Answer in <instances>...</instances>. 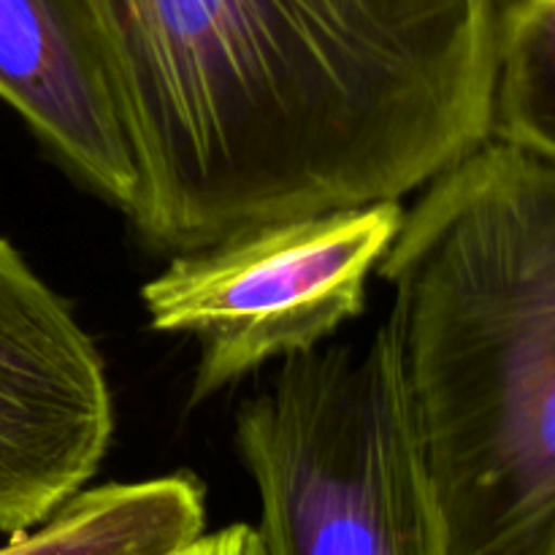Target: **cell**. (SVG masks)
<instances>
[{"instance_id": "1", "label": "cell", "mask_w": 555, "mask_h": 555, "mask_svg": "<svg viewBox=\"0 0 555 555\" xmlns=\"http://www.w3.org/2000/svg\"><path fill=\"white\" fill-rule=\"evenodd\" d=\"M163 253L401 201L486 144L507 0H87Z\"/></svg>"}, {"instance_id": "2", "label": "cell", "mask_w": 555, "mask_h": 555, "mask_svg": "<svg viewBox=\"0 0 555 555\" xmlns=\"http://www.w3.org/2000/svg\"><path fill=\"white\" fill-rule=\"evenodd\" d=\"M377 274L450 555H555V166L488 139L404 209Z\"/></svg>"}, {"instance_id": "3", "label": "cell", "mask_w": 555, "mask_h": 555, "mask_svg": "<svg viewBox=\"0 0 555 555\" xmlns=\"http://www.w3.org/2000/svg\"><path fill=\"white\" fill-rule=\"evenodd\" d=\"M233 434L266 555H450L385 323L280 361Z\"/></svg>"}, {"instance_id": "4", "label": "cell", "mask_w": 555, "mask_h": 555, "mask_svg": "<svg viewBox=\"0 0 555 555\" xmlns=\"http://www.w3.org/2000/svg\"><path fill=\"white\" fill-rule=\"evenodd\" d=\"M404 222L401 201L291 217L228 236L141 287L150 328L198 341L190 404L318 350L366 309L369 280Z\"/></svg>"}, {"instance_id": "5", "label": "cell", "mask_w": 555, "mask_h": 555, "mask_svg": "<svg viewBox=\"0 0 555 555\" xmlns=\"http://www.w3.org/2000/svg\"><path fill=\"white\" fill-rule=\"evenodd\" d=\"M106 366L68 304L0 236V534L36 529L101 469Z\"/></svg>"}, {"instance_id": "6", "label": "cell", "mask_w": 555, "mask_h": 555, "mask_svg": "<svg viewBox=\"0 0 555 555\" xmlns=\"http://www.w3.org/2000/svg\"><path fill=\"white\" fill-rule=\"evenodd\" d=\"M0 101L65 171L133 215L139 166L87 0H0Z\"/></svg>"}, {"instance_id": "7", "label": "cell", "mask_w": 555, "mask_h": 555, "mask_svg": "<svg viewBox=\"0 0 555 555\" xmlns=\"http://www.w3.org/2000/svg\"><path fill=\"white\" fill-rule=\"evenodd\" d=\"M206 531V488L193 472L81 488L0 555H168Z\"/></svg>"}, {"instance_id": "8", "label": "cell", "mask_w": 555, "mask_h": 555, "mask_svg": "<svg viewBox=\"0 0 555 555\" xmlns=\"http://www.w3.org/2000/svg\"><path fill=\"white\" fill-rule=\"evenodd\" d=\"M491 139L555 166V0H507Z\"/></svg>"}, {"instance_id": "9", "label": "cell", "mask_w": 555, "mask_h": 555, "mask_svg": "<svg viewBox=\"0 0 555 555\" xmlns=\"http://www.w3.org/2000/svg\"><path fill=\"white\" fill-rule=\"evenodd\" d=\"M168 555H266L258 526L231 524L225 529L204 531L179 551Z\"/></svg>"}]
</instances>
